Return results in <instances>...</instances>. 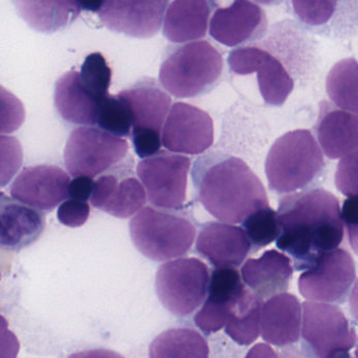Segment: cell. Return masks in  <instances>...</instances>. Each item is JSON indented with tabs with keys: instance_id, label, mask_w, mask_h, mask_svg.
Here are the masks:
<instances>
[{
	"instance_id": "d6a6232c",
	"label": "cell",
	"mask_w": 358,
	"mask_h": 358,
	"mask_svg": "<svg viewBox=\"0 0 358 358\" xmlns=\"http://www.w3.org/2000/svg\"><path fill=\"white\" fill-rule=\"evenodd\" d=\"M24 162L22 144L11 136L0 135V188L15 177Z\"/></svg>"
},
{
	"instance_id": "7402d4cb",
	"label": "cell",
	"mask_w": 358,
	"mask_h": 358,
	"mask_svg": "<svg viewBox=\"0 0 358 358\" xmlns=\"http://www.w3.org/2000/svg\"><path fill=\"white\" fill-rule=\"evenodd\" d=\"M301 307L296 296L280 293L262 307L261 332L264 341L278 347L296 343L301 335Z\"/></svg>"
},
{
	"instance_id": "cb8c5ba5",
	"label": "cell",
	"mask_w": 358,
	"mask_h": 358,
	"mask_svg": "<svg viewBox=\"0 0 358 358\" xmlns=\"http://www.w3.org/2000/svg\"><path fill=\"white\" fill-rule=\"evenodd\" d=\"M263 301L245 289L228 308L225 331L236 343L248 345L257 341L261 333Z\"/></svg>"
},
{
	"instance_id": "1f68e13d",
	"label": "cell",
	"mask_w": 358,
	"mask_h": 358,
	"mask_svg": "<svg viewBox=\"0 0 358 358\" xmlns=\"http://www.w3.org/2000/svg\"><path fill=\"white\" fill-rule=\"evenodd\" d=\"M16 6L22 11L30 12V13L41 14L47 16L43 18L34 29L41 32H54L58 28L55 22L51 20L50 16L59 18L64 22H74L77 16L80 13V7L78 3H71V1H52V3H15Z\"/></svg>"
},
{
	"instance_id": "60d3db41",
	"label": "cell",
	"mask_w": 358,
	"mask_h": 358,
	"mask_svg": "<svg viewBox=\"0 0 358 358\" xmlns=\"http://www.w3.org/2000/svg\"><path fill=\"white\" fill-rule=\"evenodd\" d=\"M95 181L92 178L77 177L69 185V198L79 202H87L93 192Z\"/></svg>"
},
{
	"instance_id": "b9f144b4",
	"label": "cell",
	"mask_w": 358,
	"mask_h": 358,
	"mask_svg": "<svg viewBox=\"0 0 358 358\" xmlns=\"http://www.w3.org/2000/svg\"><path fill=\"white\" fill-rule=\"evenodd\" d=\"M68 358H124L118 352L108 349H89L71 354Z\"/></svg>"
},
{
	"instance_id": "7c38bea8",
	"label": "cell",
	"mask_w": 358,
	"mask_h": 358,
	"mask_svg": "<svg viewBox=\"0 0 358 358\" xmlns=\"http://www.w3.org/2000/svg\"><path fill=\"white\" fill-rule=\"evenodd\" d=\"M268 20L261 6L236 0L229 7L217 8L209 22V34L217 43L234 48L263 38Z\"/></svg>"
},
{
	"instance_id": "e0dca14e",
	"label": "cell",
	"mask_w": 358,
	"mask_h": 358,
	"mask_svg": "<svg viewBox=\"0 0 358 358\" xmlns=\"http://www.w3.org/2000/svg\"><path fill=\"white\" fill-rule=\"evenodd\" d=\"M45 229L41 211L0 194V248L18 252L36 242Z\"/></svg>"
},
{
	"instance_id": "d6986e66",
	"label": "cell",
	"mask_w": 358,
	"mask_h": 358,
	"mask_svg": "<svg viewBox=\"0 0 358 358\" xmlns=\"http://www.w3.org/2000/svg\"><path fill=\"white\" fill-rule=\"evenodd\" d=\"M129 104L133 129L162 131L171 108V98L155 79L143 78L118 94Z\"/></svg>"
},
{
	"instance_id": "d4e9b609",
	"label": "cell",
	"mask_w": 358,
	"mask_h": 358,
	"mask_svg": "<svg viewBox=\"0 0 358 358\" xmlns=\"http://www.w3.org/2000/svg\"><path fill=\"white\" fill-rule=\"evenodd\" d=\"M150 357L209 358L208 343L192 329H169L152 341Z\"/></svg>"
},
{
	"instance_id": "4316f807",
	"label": "cell",
	"mask_w": 358,
	"mask_h": 358,
	"mask_svg": "<svg viewBox=\"0 0 358 358\" xmlns=\"http://www.w3.org/2000/svg\"><path fill=\"white\" fill-rule=\"evenodd\" d=\"M326 89L339 110L357 115V62L354 58L341 60L331 69Z\"/></svg>"
},
{
	"instance_id": "3957f363",
	"label": "cell",
	"mask_w": 358,
	"mask_h": 358,
	"mask_svg": "<svg viewBox=\"0 0 358 358\" xmlns=\"http://www.w3.org/2000/svg\"><path fill=\"white\" fill-rule=\"evenodd\" d=\"M324 167V155L311 131L295 129L272 144L265 173L269 189L285 196L310 189L322 177Z\"/></svg>"
},
{
	"instance_id": "5bb4252c",
	"label": "cell",
	"mask_w": 358,
	"mask_h": 358,
	"mask_svg": "<svg viewBox=\"0 0 358 358\" xmlns=\"http://www.w3.org/2000/svg\"><path fill=\"white\" fill-rule=\"evenodd\" d=\"M70 182L68 173L55 165L28 167L12 184L11 196L37 210H53L69 198Z\"/></svg>"
},
{
	"instance_id": "4fadbf2b",
	"label": "cell",
	"mask_w": 358,
	"mask_h": 358,
	"mask_svg": "<svg viewBox=\"0 0 358 358\" xmlns=\"http://www.w3.org/2000/svg\"><path fill=\"white\" fill-rule=\"evenodd\" d=\"M169 3L167 0H108L98 14L106 28L135 38H150L158 34Z\"/></svg>"
},
{
	"instance_id": "f1b7e54d",
	"label": "cell",
	"mask_w": 358,
	"mask_h": 358,
	"mask_svg": "<svg viewBox=\"0 0 358 358\" xmlns=\"http://www.w3.org/2000/svg\"><path fill=\"white\" fill-rule=\"evenodd\" d=\"M97 124L102 131L116 137H129L133 129V118L129 104L120 96L108 94L100 101Z\"/></svg>"
},
{
	"instance_id": "9c48e42d",
	"label": "cell",
	"mask_w": 358,
	"mask_h": 358,
	"mask_svg": "<svg viewBox=\"0 0 358 358\" xmlns=\"http://www.w3.org/2000/svg\"><path fill=\"white\" fill-rule=\"evenodd\" d=\"M129 143L96 127L75 129L64 148V163L72 177L96 176L108 171L125 158Z\"/></svg>"
},
{
	"instance_id": "8992f818",
	"label": "cell",
	"mask_w": 358,
	"mask_h": 358,
	"mask_svg": "<svg viewBox=\"0 0 358 358\" xmlns=\"http://www.w3.org/2000/svg\"><path fill=\"white\" fill-rule=\"evenodd\" d=\"M209 280L208 267L196 257L167 262L157 271V296L171 313L189 315L206 299Z\"/></svg>"
},
{
	"instance_id": "74e56055",
	"label": "cell",
	"mask_w": 358,
	"mask_h": 358,
	"mask_svg": "<svg viewBox=\"0 0 358 358\" xmlns=\"http://www.w3.org/2000/svg\"><path fill=\"white\" fill-rule=\"evenodd\" d=\"M131 138L136 154L142 160L155 156L161 150L162 141H161L160 133L152 131H141V129H133Z\"/></svg>"
},
{
	"instance_id": "ee69618b",
	"label": "cell",
	"mask_w": 358,
	"mask_h": 358,
	"mask_svg": "<svg viewBox=\"0 0 358 358\" xmlns=\"http://www.w3.org/2000/svg\"><path fill=\"white\" fill-rule=\"evenodd\" d=\"M335 358H351V355H350L349 352H345V353L339 354V355L336 356Z\"/></svg>"
},
{
	"instance_id": "44dd1931",
	"label": "cell",
	"mask_w": 358,
	"mask_h": 358,
	"mask_svg": "<svg viewBox=\"0 0 358 358\" xmlns=\"http://www.w3.org/2000/svg\"><path fill=\"white\" fill-rule=\"evenodd\" d=\"M241 273L245 284L264 301L288 290L293 274L292 262L284 253L271 249L259 259H249Z\"/></svg>"
},
{
	"instance_id": "ab89813d",
	"label": "cell",
	"mask_w": 358,
	"mask_h": 358,
	"mask_svg": "<svg viewBox=\"0 0 358 358\" xmlns=\"http://www.w3.org/2000/svg\"><path fill=\"white\" fill-rule=\"evenodd\" d=\"M20 351V339L10 330L5 316L0 314V358H17Z\"/></svg>"
},
{
	"instance_id": "ffe728a7",
	"label": "cell",
	"mask_w": 358,
	"mask_h": 358,
	"mask_svg": "<svg viewBox=\"0 0 358 358\" xmlns=\"http://www.w3.org/2000/svg\"><path fill=\"white\" fill-rule=\"evenodd\" d=\"M215 3L208 0H175L163 20V35L173 45L198 41L205 37Z\"/></svg>"
},
{
	"instance_id": "484cf974",
	"label": "cell",
	"mask_w": 358,
	"mask_h": 358,
	"mask_svg": "<svg viewBox=\"0 0 358 358\" xmlns=\"http://www.w3.org/2000/svg\"><path fill=\"white\" fill-rule=\"evenodd\" d=\"M255 73H257V83L265 103L271 106H282L294 89V81L282 62L272 54L264 51Z\"/></svg>"
},
{
	"instance_id": "8fae6325",
	"label": "cell",
	"mask_w": 358,
	"mask_h": 358,
	"mask_svg": "<svg viewBox=\"0 0 358 358\" xmlns=\"http://www.w3.org/2000/svg\"><path fill=\"white\" fill-rule=\"evenodd\" d=\"M161 141L173 154H204L215 141L213 118L196 106L177 102L167 115Z\"/></svg>"
},
{
	"instance_id": "7bdbcfd3",
	"label": "cell",
	"mask_w": 358,
	"mask_h": 358,
	"mask_svg": "<svg viewBox=\"0 0 358 358\" xmlns=\"http://www.w3.org/2000/svg\"><path fill=\"white\" fill-rule=\"evenodd\" d=\"M245 358H280L270 345L257 343L247 353Z\"/></svg>"
},
{
	"instance_id": "603a6c76",
	"label": "cell",
	"mask_w": 358,
	"mask_h": 358,
	"mask_svg": "<svg viewBox=\"0 0 358 358\" xmlns=\"http://www.w3.org/2000/svg\"><path fill=\"white\" fill-rule=\"evenodd\" d=\"M54 100L58 114L68 122L91 127L97 124L101 100L85 89L77 71H70L58 79Z\"/></svg>"
},
{
	"instance_id": "7a4b0ae2",
	"label": "cell",
	"mask_w": 358,
	"mask_h": 358,
	"mask_svg": "<svg viewBox=\"0 0 358 358\" xmlns=\"http://www.w3.org/2000/svg\"><path fill=\"white\" fill-rule=\"evenodd\" d=\"M190 173L198 200L222 223H243L251 213L269 206L261 180L238 157L217 152L203 154Z\"/></svg>"
},
{
	"instance_id": "277c9868",
	"label": "cell",
	"mask_w": 358,
	"mask_h": 358,
	"mask_svg": "<svg viewBox=\"0 0 358 358\" xmlns=\"http://www.w3.org/2000/svg\"><path fill=\"white\" fill-rule=\"evenodd\" d=\"M223 70V56L209 41L171 45L163 56L159 81L173 97H199L217 87Z\"/></svg>"
},
{
	"instance_id": "f546056e",
	"label": "cell",
	"mask_w": 358,
	"mask_h": 358,
	"mask_svg": "<svg viewBox=\"0 0 358 358\" xmlns=\"http://www.w3.org/2000/svg\"><path fill=\"white\" fill-rule=\"evenodd\" d=\"M242 225L255 250L268 246L280 236L278 215L270 206L251 213L245 219Z\"/></svg>"
},
{
	"instance_id": "5b68a950",
	"label": "cell",
	"mask_w": 358,
	"mask_h": 358,
	"mask_svg": "<svg viewBox=\"0 0 358 358\" xmlns=\"http://www.w3.org/2000/svg\"><path fill=\"white\" fill-rule=\"evenodd\" d=\"M129 234L138 251L156 262L187 255L196 238V226L177 210L143 207L129 222Z\"/></svg>"
},
{
	"instance_id": "52a82bcc",
	"label": "cell",
	"mask_w": 358,
	"mask_h": 358,
	"mask_svg": "<svg viewBox=\"0 0 358 358\" xmlns=\"http://www.w3.org/2000/svg\"><path fill=\"white\" fill-rule=\"evenodd\" d=\"M301 336L306 354L313 358H335L356 345L355 329L336 306L305 301Z\"/></svg>"
},
{
	"instance_id": "8d00e7d4",
	"label": "cell",
	"mask_w": 358,
	"mask_h": 358,
	"mask_svg": "<svg viewBox=\"0 0 358 358\" xmlns=\"http://www.w3.org/2000/svg\"><path fill=\"white\" fill-rule=\"evenodd\" d=\"M90 213L91 209L87 202H79V201L69 199L60 204L57 217L60 223L64 224V226L76 228L87 223Z\"/></svg>"
},
{
	"instance_id": "30bf717a",
	"label": "cell",
	"mask_w": 358,
	"mask_h": 358,
	"mask_svg": "<svg viewBox=\"0 0 358 358\" xmlns=\"http://www.w3.org/2000/svg\"><path fill=\"white\" fill-rule=\"evenodd\" d=\"M356 280V267L352 255L337 248L322 255L311 269L299 278L301 294L316 303H343Z\"/></svg>"
},
{
	"instance_id": "83f0119b",
	"label": "cell",
	"mask_w": 358,
	"mask_h": 358,
	"mask_svg": "<svg viewBox=\"0 0 358 358\" xmlns=\"http://www.w3.org/2000/svg\"><path fill=\"white\" fill-rule=\"evenodd\" d=\"M245 289L236 268H215L209 280L205 303L221 310L228 317V308Z\"/></svg>"
},
{
	"instance_id": "4dcf8cb0",
	"label": "cell",
	"mask_w": 358,
	"mask_h": 358,
	"mask_svg": "<svg viewBox=\"0 0 358 358\" xmlns=\"http://www.w3.org/2000/svg\"><path fill=\"white\" fill-rule=\"evenodd\" d=\"M81 83L98 100L108 95L112 83V70L101 53H93L85 58L81 66Z\"/></svg>"
},
{
	"instance_id": "e575fe53",
	"label": "cell",
	"mask_w": 358,
	"mask_h": 358,
	"mask_svg": "<svg viewBox=\"0 0 358 358\" xmlns=\"http://www.w3.org/2000/svg\"><path fill=\"white\" fill-rule=\"evenodd\" d=\"M295 15L309 27H320L329 22L336 11V1H296L291 3Z\"/></svg>"
},
{
	"instance_id": "2e32d148",
	"label": "cell",
	"mask_w": 358,
	"mask_h": 358,
	"mask_svg": "<svg viewBox=\"0 0 358 358\" xmlns=\"http://www.w3.org/2000/svg\"><path fill=\"white\" fill-rule=\"evenodd\" d=\"M196 248L215 268H236L246 259L251 245L242 227L208 222L201 226Z\"/></svg>"
},
{
	"instance_id": "ac0fdd59",
	"label": "cell",
	"mask_w": 358,
	"mask_h": 358,
	"mask_svg": "<svg viewBox=\"0 0 358 358\" xmlns=\"http://www.w3.org/2000/svg\"><path fill=\"white\" fill-rule=\"evenodd\" d=\"M317 144L329 159H339L357 150V115L320 102V115L314 127Z\"/></svg>"
},
{
	"instance_id": "d590c367",
	"label": "cell",
	"mask_w": 358,
	"mask_h": 358,
	"mask_svg": "<svg viewBox=\"0 0 358 358\" xmlns=\"http://www.w3.org/2000/svg\"><path fill=\"white\" fill-rule=\"evenodd\" d=\"M341 159L335 177L337 189L348 198L357 196V150Z\"/></svg>"
},
{
	"instance_id": "9a60e30c",
	"label": "cell",
	"mask_w": 358,
	"mask_h": 358,
	"mask_svg": "<svg viewBox=\"0 0 358 358\" xmlns=\"http://www.w3.org/2000/svg\"><path fill=\"white\" fill-rule=\"evenodd\" d=\"M90 201L94 207L113 217L127 219L143 208L148 198L143 185L129 167L124 177L115 173L100 177L95 181Z\"/></svg>"
},
{
	"instance_id": "6da1fadb",
	"label": "cell",
	"mask_w": 358,
	"mask_h": 358,
	"mask_svg": "<svg viewBox=\"0 0 358 358\" xmlns=\"http://www.w3.org/2000/svg\"><path fill=\"white\" fill-rule=\"evenodd\" d=\"M276 215L280 227L276 246L292 257L297 271L311 269L343 242L339 200L324 188L285 194Z\"/></svg>"
},
{
	"instance_id": "836d02e7",
	"label": "cell",
	"mask_w": 358,
	"mask_h": 358,
	"mask_svg": "<svg viewBox=\"0 0 358 358\" xmlns=\"http://www.w3.org/2000/svg\"><path fill=\"white\" fill-rule=\"evenodd\" d=\"M26 120L24 103L11 92L0 85V134L17 131Z\"/></svg>"
},
{
	"instance_id": "ba28073f",
	"label": "cell",
	"mask_w": 358,
	"mask_h": 358,
	"mask_svg": "<svg viewBox=\"0 0 358 358\" xmlns=\"http://www.w3.org/2000/svg\"><path fill=\"white\" fill-rule=\"evenodd\" d=\"M190 166L189 157L165 150L140 161L137 175L148 202L158 209L180 210L187 196Z\"/></svg>"
},
{
	"instance_id": "f35d334b",
	"label": "cell",
	"mask_w": 358,
	"mask_h": 358,
	"mask_svg": "<svg viewBox=\"0 0 358 358\" xmlns=\"http://www.w3.org/2000/svg\"><path fill=\"white\" fill-rule=\"evenodd\" d=\"M341 221L348 229L350 243L354 252H357L358 201L357 196H350L341 208Z\"/></svg>"
},
{
	"instance_id": "f6af8a7d",
	"label": "cell",
	"mask_w": 358,
	"mask_h": 358,
	"mask_svg": "<svg viewBox=\"0 0 358 358\" xmlns=\"http://www.w3.org/2000/svg\"><path fill=\"white\" fill-rule=\"evenodd\" d=\"M0 278H1V273H0Z\"/></svg>"
}]
</instances>
